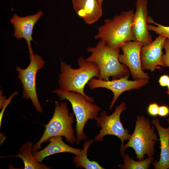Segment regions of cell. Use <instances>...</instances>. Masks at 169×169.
<instances>
[{
	"mask_svg": "<svg viewBox=\"0 0 169 169\" xmlns=\"http://www.w3.org/2000/svg\"><path fill=\"white\" fill-rule=\"evenodd\" d=\"M134 14L133 10H130L112 19H105L103 24L98 27L95 39H100L114 49H120L127 42L136 41L132 31Z\"/></svg>",
	"mask_w": 169,
	"mask_h": 169,
	"instance_id": "obj_1",
	"label": "cell"
},
{
	"mask_svg": "<svg viewBox=\"0 0 169 169\" xmlns=\"http://www.w3.org/2000/svg\"><path fill=\"white\" fill-rule=\"evenodd\" d=\"M77 64L79 67L75 69L70 65L61 62V73L58 81L59 89L80 93L93 102L94 99L86 95L84 89L85 85L92 78L94 77L98 78V69L94 64L86 61L82 56L78 58Z\"/></svg>",
	"mask_w": 169,
	"mask_h": 169,
	"instance_id": "obj_2",
	"label": "cell"
},
{
	"mask_svg": "<svg viewBox=\"0 0 169 169\" xmlns=\"http://www.w3.org/2000/svg\"><path fill=\"white\" fill-rule=\"evenodd\" d=\"M87 51L91 54L85 59L98 67V79L107 81L110 77L115 79L130 74L128 68L119 61L120 49H112L100 40L95 47H88Z\"/></svg>",
	"mask_w": 169,
	"mask_h": 169,
	"instance_id": "obj_3",
	"label": "cell"
},
{
	"mask_svg": "<svg viewBox=\"0 0 169 169\" xmlns=\"http://www.w3.org/2000/svg\"><path fill=\"white\" fill-rule=\"evenodd\" d=\"M52 92L60 97V100H66L71 104L76 118V144H79L82 141L86 140L87 136L84 132L85 124L89 120L96 119L101 109L100 107L77 92L65 91L60 89L53 90Z\"/></svg>",
	"mask_w": 169,
	"mask_h": 169,
	"instance_id": "obj_4",
	"label": "cell"
},
{
	"mask_svg": "<svg viewBox=\"0 0 169 169\" xmlns=\"http://www.w3.org/2000/svg\"><path fill=\"white\" fill-rule=\"evenodd\" d=\"M74 115V113H69L66 103L56 102L53 116L45 125L44 133L40 139L33 146L32 152L34 153L37 151L43 142L54 137H64L70 144L75 142L76 137L72 127Z\"/></svg>",
	"mask_w": 169,
	"mask_h": 169,
	"instance_id": "obj_5",
	"label": "cell"
},
{
	"mask_svg": "<svg viewBox=\"0 0 169 169\" xmlns=\"http://www.w3.org/2000/svg\"><path fill=\"white\" fill-rule=\"evenodd\" d=\"M151 124V121L144 116H137L133 133L127 143L120 150L122 157L125 154V151L129 147L134 149L136 158L140 161L144 160L146 155L148 157L154 155L155 144L159 140L155 132V127Z\"/></svg>",
	"mask_w": 169,
	"mask_h": 169,
	"instance_id": "obj_6",
	"label": "cell"
},
{
	"mask_svg": "<svg viewBox=\"0 0 169 169\" xmlns=\"http://www.w3.org/2000/svg\"><path fill=\"white\" fill-rule=\"evenodd\" d=\"M126 108L125 103L123 102L116 107L114 111L110 115H108L105 111L101 113L100 116H98L95 120L97 126L101 127V129L95 137V141H102L104 137L106 135L115 136L121 140V145L120 150L122 148L124 141L128 140L131 135L128 130L124 128L120 119L121 114Z\"/></svg>",
	"mask_w": 169,
	"mask_h": 169,
	"instance_id": "obj_7",
	"label": "cell"
},
{
	"mask_svg": "<svg viewBox=\"0 0 169 169\" xmlns=\"http://www.w3.org/2000/svg\"><path fill=\"white\" fill-rule=\"evenodd\" d=\"M29 58L30 64L26 68L17 66L16 70L18 73V77L22 84L23 97L30 99L36 110L41 113L43 109L37 93L36 79L38 71L44 66L45 62L38 54H34Z\"/></svg>",
	"mask_w": 169,
	"mask_h": 169,
	"instance_id": "obj_8",
	"label": "cell"
},
{
	"mask_svg": "<svg viewBox=\"0 0 169 169\" xmlns=\"http://www.w3.org/2000/svg\"><path fill=\"white\" fill-rule=\"evenodd\" d=\"M129 75L127 74L120 78L111 81H105L93 78L87 84L90 90L104 88L113 92L114 97L109 107V109L111 110L118 97L122 93L133 89H139L149 82L148 79L129 80Z\"/></svg>",
	"mask_w": 169,
	"mask_h": 169,
	"instance_id": "obj_9",
	"label": "cell"
},
{
	"mask_svg": "<svg viewBox=\"0 0 169 169\" xmlns=\"http://www.w3.org/2000/svg\"><path fill=\"white\" fill-rule=\"evenodd\" d=\"M143 45L136 41H129L121 47L123 53L120 54V62L126 66L130 70L134 80L148 79V74L142 69L141 60V52Z\"/></svg>",
	"mask_w": 169,
	"mask_h": 169,
	"instance_id": "obj_10",
	"label": "cell"
},
{
	"mask_svg": "<svg viewBox=\"0 0 169 169\" xmlns=\"http://www.w3.org/2000/svg\"><path fill=\"white\" fill-rule=\"evenodd\" d=\"M166 39L164 36L159 35L151 43L143 46L141 52V60L143 70L153 72L156 69H160V66L165 67L162 59V49Z\"/></svg>",
	"mask_w": 169,
	"mask_h": 169,
	"instance_id": "obj_11",
	"label": "cell"
},
{
	"mask_svg": "<svg viewBox=\"0 0 169 169\" xmlns=\"http://www.w3.org/2000/svg\"><path fill=\"white\" fill-rule=\"evenodd\" d=\"M148 3L146 0H137L132 25V33L136 41L143 46L153 42L152 36L147 28Z\"/></svg>",
	"mask_w": 169,
	"mask_h": 169,
	"instance_id": "obj_12",
	"label": "cell"
},
{
	"mask_svg": "<svg viewBox=\"0 0 169 169\" xmlns=\"http://www.w3.org/2000/svg\"><path fill=\"white\" fill-rule=\"evenodd\" d=\"M43 14L42 11L24 17H20L15 13L10 19V22L14 27V37L18 40L23 38L26 40L30 56L34 54L31 43L33 41L32 38L33 29L34 25Z\"/></svg>",
	"mask_w": 169,
	"mask_h": 169,
	"instance_id": "obj_13",
	"label": "cell"
},
{
	"mask_svg": "<svg viewBox=\"0 0 169 169\" xmlns=\"http://www.w3.org/2000/svg\"><path fill=\"white\" fill-rule=\"evenodd\" d=\"M76 14L89 25L97 22L103 15L102 4L99 0H72Z\"/></svg>",
	"mask_w": 169,
	"mask_h": 169,
	"instance_id": "obj_14",
	"label": "cell"
},
{
	"mask_svg": "<svg viewBox=\"0 0 169 169\" xmlns=\"http://www.w3.org/2000/svg\"><path fill=\"white\" fill-rule=\"evenodd\" d=\"M151 123L156 128L159 136L161 152L159 161L152 162L155 169H169V126L164 128L160 124L158 119L154 118Z\"/></svg>",
	"mask_w": 169,
	"mask_h": 169,
	"instance_id": "obj_15",
	"label": "cell"
},
{
	"mask_svg": "<svg viewBox=\"0 0 169 169\" xmlns=\"http://www.w3.org/2000/svg\"><path fill=\"white\" fill-rule=\"evenodd\" d=\"M50 142L43 149L33 153L37 161L41 163L46 157L54 154L64 152L73 153L75 155L82 150L72 147L65 144L61 136L52 137L49 139Z\"/></svg>",
	"mask_w": 169,
	"mask_h": 169,
	"instance_id": "obj_16",
	"label": "cell"
},
{
	"mask_svg": "<svg viewBox=\"0 0 169 169\" xmlns=\"http://www.w3.org/2000/svg\"><path fill=\"white\" fill-rule=\"evenodd\" d=\"M33 143L28 142L23 145L19 149L20 152L17 155L2 156L5 157H16L21 158L23 161L24 169H48L49 167L38 162L33 154L32 153Z\"/></svg>",
	"mask_w": 169,
	"mask_h": 169,
	"instance_id": "obj_17",
	"label": "cell"
},
{
	"mask_svg": "<svg viewBox=\"0 0 169 169\" xmlns=\"http://www.w3.org/2000/svg\"><path fill=\"white\" fill-rule=\"evenodd\" d=\"M94 141L90 139L84 143L83 147L80 152L72 158L76 167L85 169H104L97 161H91L87 157V152L88 148Z\"/></svg>",
	"mask_w": 169,
	"mask_h": 169,
	"instance_id": "obj_18",
	"label": "cell"
},
{
	"mask_svg": "<svg viewBox=\"0 0 169 169\" xmlns=\"http://www.w3.org/2000/svg\"><path fill=\"white\" fill-rule=\"evenodd\" d=\"M122 158L124 159L123 164L118 165L121 169H148L154 161L153 157H148L142 161H136L130 156L128 153L125 154Z\"/></svg>",
	"mask_w": 169,
	"mask_h": 169,
	"instance_id": "obj_19",
	"label": "cell"
},
{
	"mask_svg": "<svg viewBox=\"0 0 169 169\" xmlns=\"http://www.w3.org/2000/svg\"><path fill=\"white\" fill-rule=\"evenodd\" d=\"M147 28L149 30L164 36L169 40V26H165L155 22L150 16L148 18Z\"/></svg>",
	"mask_w": 169,
	"mask_h": 169,
	"instance_id": "obj_20",
	"label": "cell"
},
{
	"mask_svg": "<svg viewBox=\"0 0 169 169\" xmlns=\"http://www.w3.org/2000/svg\"><path fill=\"white\" fill-rule=\"evenodd\" d=\"M163 49L166 53L162 55V61L165 67H169V40L168 39L166 38L165 42Z\"/></svg>",
	"mask_w": 169,
	"mask_h": 169,
	"instance_id": "obj_21",
	"label": "cell"
},
{
	"mask_svg": "<svg viewBox=\"0 0 169 169\" xmlns=\"http://www.w3.org/2000/svg\"><path fill=\"white\" fill-rule=\"evenodd\" d=\"M159 107V105L156 103L149 104L147 109L148 114L153 117H156L158 115Z\"/></svg>",
	"mask_w": 169,
	"mask_h": 169,
	"instance_id": "obj_22",
	"label": "cell"
},
{
	"mask_svg": "<svg viewBox=\"0 0 169 169\" xmlns=\"http://www.w3.org/2000/svg\"><path fill=\"white\" fill-rule=\"evenodd\" d=\"M18 94L17 92H14L9 97L8 99H6L5 102L3 105L2 108V110L0 113V126H1V121H2V118L3 116V115L4 113V110L8 105L10 103L11 100L12 98L16 95Z\"/></svg>",
	"mask_w": 169,
	"mask_h": 169,
	"instance_id": "obj_23",
	"label": "cell"
},
{
	"mask_svg": "<svg viewBox=\"0 0 169 169\" xmlns=\"http://www.w3.org/2000/svg\"><path fill=\"white\" fill-rule=\"evenodd\" d=\"M169 114V108L166 105H161L159 107L158 115L162 117L167 116Z\"/></svg>",
	"mask_w": 169,
	"mask_h": 169,
	"instance_id": "obj_24",
	"label": "cell"
},
{
	"mask_svg": "<svg viewBox=\"0 0 169 169\" xmlns=\"http://www.w3.org/2000/svg\"><path fill=\"white\" fill-rule=\"evenodd\" d=\"M169 77L168 76L166 75L161 76L158 80L160 85L163 87L166 86V84Z\"/></svg>",
	"mask_w": 169,
	"mask_h": 169,
	"instance_id": "obj_25",
	"label": "cell"
},
{
	"mask_svg": "<svg viewBox=\"0 0 169 169\" xmlns=\"http://www.w3.org/2000/svg\"><path fill=\"white\" fill-rule=\"evenodd\" d=\"M166 86H167L168 87V90L167 92V93L168 95H169V77L167 81V82L166 84Z\"/></svg>",
	"mask_w": 169,
	"mask_h": 169,
	"instance_id": "obj_26",
	"label": "cell"
},
{
	"mask_svg": "<svg viewBox=\"0 0 169 169\" xmlns=\"http://www.w3.org/2000/svg\"><path fill=\"white\" fill-rule=\"evenodd\" d=\"M99 0L100 1V3H101L102 4V3H103V2L104 1V0Z\"/></svg>",
	"mask_w": 169,
	"mask_h": 169,
	"instance_id": "obj_27",
	"label": "cell"
},
{
	"mask_svg": "<svg viewBox=\"0 0 169 169\" xmlns=\"http://www.w3.org/2000/svg\"><path fill=\"white\" fill-rule=\"evenodd\" d=\"M166 121H167L168 124H169V117L167 119Z\"/></svg>",
	"mask_w": 169,
	"mask_h": 169,
	"instance_id": "obj_28",
	"label": "cell"
}]
</instances>
